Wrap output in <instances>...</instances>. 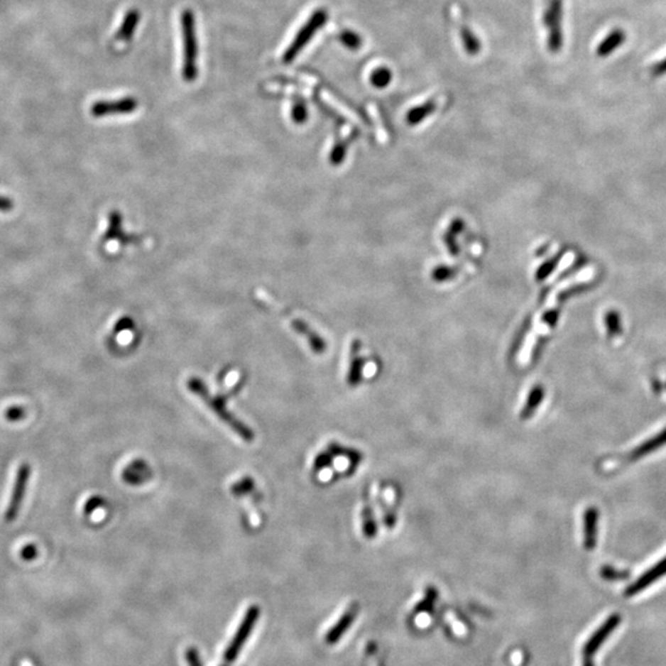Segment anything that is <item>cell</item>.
Wrapping results in <instances>:
<instances>
[{"instance_id":"obj_1","label":"cell","mask_w":666,"mask_h":666,"mask_svg":"<svg viewBox=\"0 0 666 666\" xmlns=\"http://www.w3.org/2000/svg\"><path fill=\"white\" fill-rule=\"evenodd\" d=\"M187 386L190 393L197 395L199 399H202L204 404L207 405V408H210L227 427L235 432L241 440H244L247 443L254 441L256 435H254L253 430L227 410L225 398L210 394L205 383L200 381L199 378H190L187 383Z\"/></svg>"},{"instance_id":"obj_2","label":"cell","mask_w":666,"mask_h":666,"mask_svg":"<svg viewBox=\"0 0 666 666\" xmlns=\"http://www.w3.org/2000/svg\"><path fill=\"white\" fill-rule=\"evenodd\" d=\"M182 33L184 43L183 77L187 82L195 80L197 75V43L195 16L192 10L182 13Z\"/></svg>"},{"instance_id":"obj_3","label":"cell","mask_w":666,"mask_h":666,"mask_svg":"<svg viewBox=\"0 0 666 666\" xmlns=\"http://www.w3.org/2000/svg\"><path fill=\"white\" fill-rule=\"evenodd\" d=\"M543 24L547 30V46L552 53L563 48V0H545Z\"/></svg>"},{"instance_id":"obj_4","label":"cell","mask_w":666,"mask_h":666,"mask_svg":"<svg viewBox=\"0 0 666 666\" xmlns=\"http://www.w3.org/2000/svg\"><path fill=\"white\" fill-rule=\"evenodd\" d=\"M326 21H327L326 10H316L314 14L310 16L307 23L302 26L300 31L296 33L294 41L290 43V46L288 48L284 56H283V62L284 63H290V62L294 61V58L302 51V48H305L310 40L314 38L315 33H317L320 28L324 26Z\"/></svg>"},{"instance_id":"obj_5","label":"cell","mask_w":666,"mask_h":666,"mask_svg":"<svg viewBox=\"0 0 666 666\" xmlns=\"http://www.w3.org/2000/svg\"><path fill=\"white\" fill-rule=\"evenodd\" d=\"M30 475H31L30 464L28 463H21L18 470H16L14 485L11 488V495H10L9 502H8V507L5 510L4 520L6 523H11V522L15 521L18 515H19L20 507H21L26 488H28Z\"/></svg>"},{"instance_id":"obj_6","label":"cell","mask_w":666,"mask_h":666,"mask_svg":"<svg viewBox=\"0 0 666 666\" xmlns=\"http://www.w3.org/2000/svg\"><path fill=\"white\" fill-rule=\"evenodd\" d=\"M259 615H261V610H259L258 606H251L247 610L242 622L239 624L237 632H236L235 637L231 640L230 645L226 649L225 655H224L226 662H234L236 657H239L241 649L244 647L246 640L249 639V634H251L252 629L254 628V626L258 621Z\"/></svg>"},{"instance_id":"obj_7","label":"cell","mask_w":666,"mask_h":666,"mask_svg":"<svg viewBox=\"0 0 666 666\" xmlns=\"http://www.w3.org/2000/svg\"><path fill=\"white\" fill-rule=\"evenodd\" d=\"M451 15L455 28H457L458 33H459L460 41H462V45H463L465 52L469 53V55H476V53H479L480 48H481L480 40H478V38L475 36V33L471 31L470 26L465 24L464 18H463V14H462V9H460L458 5H452Z\"/></svg>"},{"instance_id":"obj_8","label":"cell","mask_w":666,"mask_h":666,"mask_svg":"<svg viewBox=\"0 0 666 666\" xmlns=\"http://www.w3.org/2000/svg\"><path fill=\"white\" fill-rule=\"evenodd\" d=\"M621 623V616L612 615L606 619L600 628L592 634L590 639L587 640L586 644L584 645V657H591L596 652L600 649L601 645L605 643L606 639L610 637L612 632L618 627Z\"/></svg>"},{"instance_id":"obj_9","label":"cell","mask_w":666,"mask_h":666,"mask_svg":"<svg viewBox=\"0 0 666 666\" xmlns=\"http://www.w3.org/2000/svg\"><path fill=\"white\" fill-rule=\"evenodd\" d=\"M665 575L666 557L662 559L659 563L655 564L654 567L649 569V570L644 572L643 575H640L633 584H630V585L626 589L624 595L627 596V597L638 595L639 592H642L644 589L650 586L654 582H657L659 579H662V577H665Z\"/></svg>"},{"instance_id":"obj_10","label":"cell","mask_w":666,"mask_h":666,"mask_svg":"<svg viewBox=\"0 0 666 666\" xmlns=\"http://www.w3.org/2000/svg\"><path fill=\"white\" fill-rule=\"evenodd\" d=\"M137 102L133 98H125L118 102H98L92 107V115L95 118H102L107 115L129 114L135 111Z\"/></svg>"},{"instance_id":"obj_11","label":"cell","mask_w":666,"mask_h":666,"mask_svg":"<svg viewBox=\"0 0 666 666\" xmlns=\"http://www.w3.org/2000/svg\"><path fill=\"white\" fill-rule=\"evenodd\" d=\"M664 446H666V428L662 430L660 433H657V436L652 437L648 441L643 442L642 444L637 447V448H634L633 451L629 452L628 454L623 457L619 463L626 464V463H632L635 460L642 459L644 457H647L653 452L660 449Z\"/></svg>"},{"instance_id":"obj_12","label":"cell","mask_w":666,"mask_h":666,"mask_svg":"<svg viewBox=\"0 0 666 666\" xmlns=\"http://www.w3.org/2000/svg\"><path fill=\"white\" fill-rule=\"evenodd\" d=\"M599 538V511L595 507H589L584 513V547L592 550Z\"/></svg>"},{"instance_id":"obj_13","label":"cell","mask_w":666,"mask_h":666,"mask_svg":"<svg viewBox=\"0 0 666 666\" xmlns=\"http://www.w3.org/2000/svg\"><path fill=\"white\" fill-rule=\"evenodd\" d=\"M627 35L622 28H613L607 36H606L596 48V55L600 58L608 57L617 51L624 43H626Z\"/></svg>"},{"instance_id":"obj_14","label":"cell","mask_w":666,"mask_h":666,"mask_svg":"<svg viewBox=\"0 0 666 666\" xmlns=\"http://www.w3.org/2000/svg\"><path fill=\"white\" fill-rule=\"evenodd\" d=\"M545 388L542 385L537 384L530 389V393L527 395L525 405H523L521 413H520V418L522 421H527V420L533 417L535 411L538 410L542 401L545 399Z\"/></svg>"},{"instance_id":"obj_15","label":"cell","mask_w":666,"mask_h":666,"mask_svg":"<svg viewBox=\"0 0 666 666\" xmlns=\"http://www.w3.org/2000/svg\"><path fill=\"white\" fill-rule=\"evenodd\" d=\"M361 518V530H363L364 537L368 540L376 538V533H378V527H376V517H374V511H373V507L371 505V500H369V496L366 493L363 498Z\"/></svg>"},{"instance_id":"obj_16","label":"cell","mask_w":666,"mask_h":666,"mask_svg":"<svg viewBox=\"0 0 666 666\" xmlns=\"http://www.w3.org/2000/svg\"><path fill=\"white\" fill-rule=\"evenodd\" d=\"M441 100L442 98L432 99V100H428L427 103L423 104L421 107H417V108L411 110L408 115V122L415 124V122L423 120L427 115H430V114L433 113V111L436 110L437 107L441 103Z\"/></svg>"},{"instance_id":"obj_17","label":"cell","mask_w":666,"mask_h":666,"mask_svg":"<svg viewBox=\"0 0 666 666\" xmlns=\"http://www.w3.org/2000/svg\"><path fill=\"white\" fill-rule=\"evenodd\" d=\"M138 20H140V14H138L137 10H131L130 13H127L121 28L119 30V38H124V40L131 38L132 35L135 33V28L138 24Z\"/></svg>"},{"instance_id":"obj_18","label":"cell","mask_w":666,"mask_h":666,"mask_svg":"<svg viewBox=\"0 0 666 666\" xmlns=\"http://www.w3.org/2000/svg\"><path fill=\"white\" fill-rule=\"evenodd\" d=\"M376 501H378V505L381 507V516H383L384 525H386V528L393 530L395 525H396V516H395L394 512L391 511V508L388 506V503H386L385 498H383V495H381V493H378Z\"/></svg>"},{"instance_id":"obj_19","label":"cell","mask_w":666,"mask_h":666,"mask_svg":"<svg viewBox=\"0 0 666 666\" xmlns=\"http://www.w3.org/2000/svg\"><path fill=\"white\" fill-rule=\"evenodd\" d=\"M391 71L388 70L386 67H379V68H376L374 71L371 72V84L376 85L378 88H383V87H386L391 82Z\"/></svg>"},{"instance_id":"obj_20","label":"cell","mask_w":666,"mask_h":666,"mask_svg":"<svg viewBox=\"0 0 666 666\" xmlns=\"http://www.w3.org/2000/svg\"><path fill=\"white\" fill-rule=\"evenodd\" d=\"M341 41L344 46L351 50H357L361 45V38L354 31H343L341 35Z\"/></svg>"},{"instance_id":"obj_21","label":"cell","mask_w":666,"mask_h":666,"mask_svg":"<svg viewBox=\"0 0 666 666\" xmlns=\"http://www.w3.org/2000/svg\"><path fill=\"white\" fill-rule=\"evenodd\" d=\"M605 321L606 329H607V331L610 333V336H615V334H618V333L621 332V324H619L618 314L611 311V312L606 315Z\"/></svg>"},{"instance_id":"obj_22","label":"cell","mask_w":666,"mask_h":666,"mask_svg":"<svg viewBox=\"0 0 666 666\" xmlns=\"http://www.w3.org/2000/svg\"><path fill=\"white\" fill-rule=\"evenodd\" d=\"M327 103H329V105H332L333 108L336 109L338 113L342 114L344 118H347L348 120H351V121L354 122V124H359V120H358L357 115L353 113L352 110L344 108L342 104L337 103V102H336V100H333L332 98H327Z\"/></svg>"},{"instance_id":"obj_23","label":"cell","mask_w":666,"mask_h":666,"mask_svg":"<svg viewBox=\"0 0 666 666\" xmlns=\"http://www.w3.org/2000/svg\"><path fill=\"white\" fill-rule=\"evenodd\" d=\"M601 575L606 580H623V579H627L629 577L628 572H619L617 569L611 568V567H605L602 569Z\"/></svg>"},{"instance_id":"obj_24","label":"cell","mask_w":666,"mask_h":666,"mask_svg":"<svg viewBox=\"0 0 666 666\" xmlns=\"http://www.w3.org/2000/svg\"><path fill=\"white\" fill-rule=\"evenodd\" d=\"M26 416V411L25 408H20V406H13V408H9L4 413V417L10 421V422H16V421H20Z\"/></svg>"},{"instance_id":"obj_25","label":"cell","mask_w":666,"mask_h":666,"mask_svg":"<svg viewBox=\"0 0 666 666\" xmlns=\"http://www.w3.org/2000/svg\"><path fill=\"white\" fill-rule=\"evenodd\" d=\"M368 111H369V114H371L373 119H374V121H376V131H378L379 140H381V142L386 141V133H385L381 122L379 124V114H378L376 105H374V104H369V105H368Z\"/></svg>"},{"instance_id":"obj_26","label":"cell","mask_w":666,"mask_h":666,"mask_svg":"<svg viewBox=\"0 0 666 666\" xmlns=\"http://www.w3.org/2000/svg\"><path fill=\"white\" fill-rule=\"evenodd\" d=\"M447 619H448V622L451 623L452 629H453V632H454L457 635L463 637V635L466 634V632H465L464 626L460 623V622H458V619L455 618V616L453 615L452 612H448V613H447Z\"/></svg>"},{"instance_id":"obj_27","label":"cell","mask_w":666,"mask_h":666,"mask_svg":"<svg viewBox=\"0 0 666 666\" xmlns=\"http://www.w3.org/2000/svg\"><path fill=\"white\" fill-rule=\"evenodd\" d=\"M20 557L24 559V560H33V559L38 557V548L35 545H26L21 548L20 550Z\"/></svg>"},{"instance_id":"obj_28","label":"cell","mask_w":666,"mask_h":666,"mask_svg":"<svg viewBox=\"0 0 666 666\" xmlns=\"http://www.w3.org/2000/svg\"><path fill=\"white\" fill-rule=\"evenodd\" d=\"M185 657H187L189 666H202L199 653L195 648H188L185 653Z\"/></svg>"},{"instance_id":"obj_29","label":"cell","mask_w":666,"mask_h":666,"mask_svg":"<svg viewBox=\"0 0 666 666\" xmlns=\"http://www.w3.org/2000/svg\"><path fill=\"white\" fill-rule=\"evenodd\" d=\"M293 119L296 122H304L306 119V108L302 103H296L293 108Z\"/></svg>"},{"instance_id":"obj_30","label":"cell","mask_w":666,"mask_h":666,"mask_svg":"<svg viewBox=\"0 0 666 666\" xmlns=\"http://www.w3.org/2000/svg\"><path fill=\"white\" fill-rule=\"evenodd\" d=\"M653 77H662V75H666V57L662 58V61L657 62L654 66L652 67Z\"/></svg>"},{"instance_id":"obj_31","label":"cell","mask_w":666,"mask_h":666,"mask_svg":"<svg viewBox=\"0 0 666 666\" xmlns=\"http://www.w3.org/2000/svg\"><path fill=\"white\" fill-rule=\"evenodd\" d=\"M13 210V202L6 197H0V212H8Z\"/></svg>"},{"instance_id":"obj_32","label":"cell","mask_w":666,"mask_h":666,"mask_svg":"<svg viewBox=\"0 0 666 666\" xmlns=\"http://www.w3.org/2000/svg\"><path fill=\"white\" fill-rule=\"evenodd\" d=\"M582 666H594L591 657H584V665Z\"/></svg>"},{"instance_id":"obj_33","label":"cell","mask_w":666,"mask_h":666,"mask_svg":"<svg viewBox=\"0 0 666 666\" xmlns=\"http://www.w3.org/2000/svg\"><path fill=\"white\" fill-rule=\"evenodd\" d=\"M20 666H33V662H30V660H28V659H24V660H21V662H20Z\"/></svg>"},{"instance_id":"obj_34","label":"cell","mask_w":666,"mask_h":666,"mask_svg":"<svg viewBox=\"0 0 666 666\" xmlns=\"http://www.w3.org/2000/svg\"><path fill=\"white\" fill-rule=\"evenodd\" d=\"M369 666H376V662H374V660H371V665Z\"/></svg>"}]
</instances>
